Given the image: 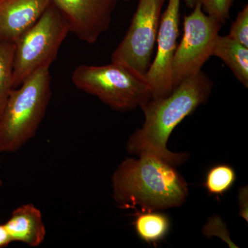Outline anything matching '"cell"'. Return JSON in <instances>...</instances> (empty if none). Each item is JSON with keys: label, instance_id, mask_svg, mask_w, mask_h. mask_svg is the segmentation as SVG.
<instances>
[{"label": "cell", "instance_id": "52a82bcc", "mask_svg": "<svg viewBox=\"0 0 248 248\" xmlns=\"http://www.w3.org/2000/svg\"><path fill=\"white\" fill-rule=\"evenodd\" d=\"M166 0H139L136 11L123 40L114 50L111 62L146 78L151 65L161 9Z\"/></svg>", "mask_w": 248, "mask_h": 248}, {"label": "cell", "instance_id": "ffe728a7", "mask_svg": "<svg viewBox=\"0 0 248 248\" xmlns=\"http://www.w3.org/2000/svg\"><path fill=\"white\" fill-rule=\"evenodd\" d=\"M12 243L9 232L4 223L0 224V248L8 247Z\"/></svg>", "mask_w": 248, "mask_h": 248}, {"label": "cell", "instance_id": "5bb4252c", "mask_svg": "<svg viewBox=\"0 0 248 248\" xmlns=\"http://www.w3.org/2000/svg\"><path fill=\"white\" fill-rule=\"evenodd\" d=\"M236 181V173L231 166L218 164L208 170L203 186L209 195L221 197L231 190Z\"/></svg>", "mask_w": 248, "mask_h": 248}, {"label": "cell", "instance_id": "7402d4cb", "mask_svg": "<svg viewBox=\"0 0 248 248\" xmlns=\"http://www.w3.org/2000/svg\"><path fill=\"white\" fill-rule=\"evenodd\" d=\"M124 1H130V0H124Z\"/></svg>", "mask_w": 248, "mask_h": 248}, {"label": "cell", "instance_id": "e0dca14e", "mask_svg": "<svg viewBox=\"0 0 248 248\" xmlns=\"http://www.w3.org/2000/svg\"><path fill=\"white\" fill-rule=\"evenodd\" d=\"M228 37L248 48V6L246 4L233 22Z\"/></svg>", "mask_w": 248, "mask_h": 248}, {"label": "cell", "instance_id": "9a60e30c", "mask_svg": "<svg viewBox=\"0 0 248 248\" xmlns=\"http://www.w3.org/2000/svg\"><path fill=\"white\" fill-rule=\"evenodd\" d=\"M16 43L0 42V115L14 89L13 76Z\"/></svg>", "mask_w": 248, "mask_h": 248}, {"label": "cell", "instance_id": "ac0fdd59", "mask_svg": "<svg viewBox=\"0 0 248 248\" xmlns=\"http://www.w3.org/2000/svg\"><path fill=\"white\" fill-rule=\"evenodd\" d=\"M202 232L205 236H218L229 245L231 248H239L232 241L228 228L219 216H214L209 219L208 223L203 226Z\"/></svg>", "mask_w": 248, "mask_h": 248}, {"label": "cell", "instance_id": "30bf717a", "mask_svg": "<svg viewBox=\"0 0 248 248\" xmlns=\"http://www.w3.org/2000/svg\"><path fill=\"white\" fill-rule=\"evenodd\" d=\"M51 0H0V42L16 43Z\"/></svg>", "mask_w": 248, "mask_h": 248}, {"label": "cell", "instance_id": "2e32d148", "mask_svg": "<svg viewBox=\"0 0 248 248\" xmlns=\"http://www.w3.org/2000/svg\"><path fill=\"white\" fill-rule=\"evenodd\" d=\"M188 8L200 4L203 12L216 18L222 24L230 18V12L235 0H184Z\"/></svg>", "mask_w": 248, "mask_h": 248}, {"label": "cell", "instance_id": "8992f818", "mask_svg": "<svg viewBox=\"0 0 248 248\" xmlns=\"http://www.w3.org/2000/svg\"><path fill=\"white\" fill-rule=\"evenodd\" d=\"M192 14L184 17V34L172 62L173 89L184 80L198 74L213 56L222 24L195 5Z\"/></svg>", "mask_w": 248, "mask_h": 248}, {"label": "cell", "instance_id": "4fadbf2b", "mask_svg": "<svg viewBox=\"0 0 248 248\" xmlns=\"http://www.w3.org/2000/svg\"><path fill=\"white\" fill-rule=\"evenodd\" d=\"M133 225L140 239L156 246L169 234L171 221L167 215L159 210L138 212Z\"/></svg>", "mask_w": 248, "mask_h": 248}, {"label": "cell", "instance_id": "5b68a950", "mask_svg": "<svg viewBox=\"0 0 248 248\" xmlns=\"http://www.w3.org/2000/svg\"><path fill=\"white\" fill-rule=\"evenodd\" d=\"M69 33L71 30L66 19L50 3L35 24L16 43L14 89L19 87L35 72L50 69Z\"/></svg>", "mask_w": 248, "mask_h": 248}, {"label": "cell", "instance_id": "9c48e42d", "mask_svg": "<svg viewBox=\"0 0 248 248\" xmlns=\"http://www.w3.org/2000/svg\"><path fill=\"white\" fill-rule=\"evenodd\" d=\"M69 25L71 32L83 42L94 44L112 22L117 0H51Z\"/></svg>", "mask_w": 248, "mask_h": 248}, {"label": "cell", "instance_id": "44dd1931", "mask_svg": "<svg viewBox=\"0 0 248 248\" xmlns=\"http://www.w3.org/2000/svg\"><path fill=\"white\" fill-rule=\"evenodd\" d=\"M0 162H1V161H0ZM0 169H1V165H0ZM2 185H3L2 178H1V172H0V186H1Z\"/></svg>", "mask_w": 248, "mask_h": 248}, {"label": "cell", "instance_id": "3957f363", "mask_svg": "<svg viewBox=\"0 0 248 248\" xmlns=\"http://www.w3.org/2000/svg\"><path fill=\"white\" fill-rule=\"evenodd\" d=\"M50 99V69L35 72L12 89L0 115V154L16 153L35 136Z\"/></svg>", "mask_w": 248, "mask_h": 248}, {"label": "cell", "instance_id": "7c38bea8", "mask_svg": "<svg viewBox=\"0 0 248 248\" xmlns=\"http://www.w3.org/2000/svg\"><path fill=\"white\" fill-rule=\"evenodd\" d=\"M213 56L223 60L239 82L248 87V48L226 36L218 35Z\"/></svg>", "mask_w": 248, "mask_h": 248}, {"label": "cell", "instance_id": "ba28073f", "mask_svg": "<svg viewBox=\"0 0 248 248\" xmlns=\"http://www.w3.org/2000/svg\"><path fill=\"white\" fill-rule=\"evenodd\" d=\"M181 0H169L160 19L156 43L157 51L147 72L146 79L152 97H164L172 92V62L179 35Z\"/></svg>", "mask_w": 248, "mask_h": 248}, {"label": "cell", "instance_id": "7a4b0ae2", "mask_svg": "<svg viewBox=\"0 0 248 248\" xmlns=\"http://www.w3.org/2000/svg\"><path fill=\"white\" fill-rule=\"evenodd\" d=\"M126 158L112 176V197L122 209L156 211L182 206L188 185L175 166L152 156Z\"/></svg>", "mask_w": 248, "mask_h": 248}, {"label": "cell", "instance_id": "d6986e66", "mask_svg": "<svg viewBox=\"0 0 248 248\" xmlns=\"http://www.w3.org/2000/svg\"><path fill=\"white\" fill-rule=\"evenodd\" d=\"M239 200V215L243 218L248 221V186H243L239 188L238 192Z\"/></svg>", "mask_w": 248, "mask_h": 248}, {"label": "cell", "instance_id": "277c9868", "mask_svg": "<svg viewBox=\"0 0 248 248\" xmlns=\"http://www.w3.org/2000/svg\"><path fill=\"white\" fill-rule=\"evenodd\" d=\"M71 80L77 89L120 112L141 108L152 97L146 78L115 62L104 66L79 65L72 73Z\"/></svg>", "mask_w": 248, "mask_h": 248}, {"label": "cell", "instance_id": "6da1fadb", "mask_svg": "<svg viewBox=\"0 0 248 248\" xmlns=\"http://www.w3.org/2000/svg\"><path fill=\"white\" fill-rule=\"evenodd\" d=\"M213 87V81L202 71L183 81L169 95L151 97L141 107L144 122L129 138L127 152L137 156L152 155L175 167L185 163L189 155L169 151L168 141L176 127L207 102Z\"/></svg>", "mask_w": 248, "mask_h": 248}, {"label": "cell", "instance_id": "8fae6325", "mask_svg": "<svg viewBox=\"0 0 248 248\" xmlns=\"http://www.w3.org/2000/svg\"><path fill=\"white\" fill-rule=\"evenodd\" d=\"M4 224L12 242L23 243L29 247H39L46 235L42 214L32 203L15 209Z\"/></svg>", "mask_w": 248, "mask_h": 248}]
</instances>
